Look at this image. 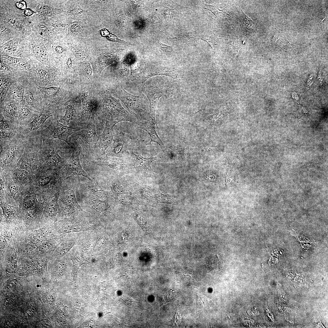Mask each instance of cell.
Instances as JSON below:
<instances>
[{"mask_svg": "<svg viewBox=\"0 0 328 328\" xmlns=\"http://www.w3.org/2000/svg\"><path fill=\"white\" fill-rule=\"evenodd\" d=\"M92 89L97 101L95 115L101 125L105 124L107 120H114L118 118L125 119L137 124L136 120L123 107L119 100L113 97L98 81H95Z\"/></svg>", "mask_w": 328, "mask_h": 328, "instance_id": "obj_1", "label": "cell"}, {"mask_svg": "<svg viewBox=\"0 0 328 328\" xmlns=\"http://www.w3.org/2000/svg\"><path fill=\"white\" fill-rule=\"evenodd\" d=\"M106 90L122 101L128 112L136 120L137 125L152 120L149 113V101L143 94L136 96L129 93L123 88L117 79Z\"/></svg>", "mask_w": 328, "mask_h": 328, "instance_id": "obj_2", "label": "cell"}, {"mask_svg": "<svg viewBox=\"0 0 328 328\" xmlns=\"http://www.w3.org/2000/svg\"><path fill=\"white\" fill-rule=\"evenodd\" d=\"M89 46L91 55L90 62L95 81L100 77L102 71L107 67L115 62L117 54L99 48L97 43L93 40L90 41Z\"/></svg>", "mask_w": 328, "mask_h": 328, "instance_id": "obj_3", "label": "cell"}, {"mask_svg": "<svg viewBox=\"0 0 328 328\" xmlns=\"http://www.w3.org/2000/svg\"><path fill=\"white\" fill-rule=\"evenodd\" d=\"M34 67L32 78L38 85L44 87L58 86L67 82L58 68Z\"/></svg>", "mask_w": 328, "mask_h": 328, "instance_id": "obj_4", "label": "cell"}, {"mask_svg": "<svg viewBox=\"0 0 328 328\" xmlns=\"http://www.w3.org/2000/svg\"><path fill=\"white\" fill-rule=\"evenodd\" d=\"M59 116H54L49 126L42 130L40 135L44 141H51L54 139L65 142L70 147L67 140L68 137L72 133L83 129L80 127H70L60 123L58 120Z\"/></svg>", "mask_w": 328, "mask_h": 328, "instance_id": "obj_5", "label": "cell"}, {"mask_svg": "<svg viewBox=\"0 0 328 328\" xmlns=\"http://www.w3.org/2000/svg\"><path fill=\"white\" fill-rule=\"evenodd\" d=\"M92 87H80L82 107L78 126L83 129L88 124L92 113H95L97 107V99Z\"/></svg>", "mask_w": 328, "mask_h": 328, "instance_id": "obj_6", "label": "cell"}, {"mask_svg": "<svg viewBox=\"0 0 328 328\" xmlns=\"http://www.w3.org/2000/svg\"><path fill=\"white\" fill-rule=\"evenodd\" d=\"M65 114L60 117L59 121L70 127L78 126L82 110V101L80 92L76 97L71 98L64 103Z\"/></svg>", "mask_w": 328, "mask_h": 328, "instance_id": "obj_7", "label": "cell"}, {"mask_svg": "<svg viewBox=\"0 0 328 328\" xmlns=\"http://www.w3.org/2000/svg\"><path fill=\"white\" fill-rule=\"evenodd\" d=\"M95 122V115L93 112L88 124L77 134L76 139L80 145L84 155L88 156L90 155L92 149L98 138L96 132Z\"/></svg>", "mask_w": 328, "mask_h": 328, "instance_id": "obj_8", "label": "cell"}, {"mask_svg": "<svg viewBox=\"0 0 328 328\" xmlns=\"http://www.w3.org/2000/svg\"><path fill=\"white\" fill-rule=\"evenodd\" d=\"M142 91L148 98L150 117L153 122L156 124L155 110L158 101L163 95L170 96L171 91V88L155 85H146L145 83L142 87Z\"/></svg>", "mask_w": 328, "mask_h": 328, "instance_id": "obj_9", "label": "cell"}, {"mask_svg": "<svg viewBox=\"0 0 328 328\" xmlns=\"http://www.w3.org/2000/svg\"><path fill=\"white\" fill-rule=\"evenodd\" d=\"M79 61L70 50L60 63L58 68L67 82L79 85L78 69Z\"/></svg>", "mask_w": 328, "mask_h": 328, "instance_id": "obj_10", "label": "cell"}, {"mask_svg": "<svg viewBox=\"0 0 328 328\" xmlns=\"http://www.w3.org/2000/svg\"><path fill=\"white\" fill-rule=\"evenodd\" d=\"M24 100L25 105L39 112L45 105L43 95L32 77L26 82Z\"/></svg>", "mask_w": 328, "mask_h": 328, "instance_id": "obj_11", "label": "cell"}, {"mask_svg": "<svg viewBox=\"0 0 328 328\" xmlns=\"http://www.w3.org/2000/svg\"><path fill=\"white\" fill-rule=\"evenodd\" d=\"M125 121H127L125 119L117 121L106 120L105 128L102 134L98 136L97 141L92 149H94L96 156L98 157L105 155V151L110 146L113 140V132L114 125L119 122Z\"/></svg>", "mask_w": 328, "mask_h": 328, "instance_id": "obj_12", "label": "cell"}, {"mask_svg": "<svg viewBox=\"0 0 328 328\" xmlns=\"http://www.w3.org/2000/svg\"><path fill=\"white\" fill-rule=\"evenodd\" d=\"M82 149L80 145L76 141L74 143L72 155L64 167L66 178L75 176H80L89 180L91 179L83 169L80 163V154Z\"/></svg>", "mask_w": 328, "mask_h": 328, "instance_id": "obj_13", "label": "cell"}, {"mask_svg": "<svg viewBox=\"0 0 328 328\" xmlns=\"http://www.w3.org/2000/svg\"><path fill=\"white\" fill-rule=\"evenodd\" d=\"M113 138V142L106 155L121 158L129 155L127 149L132 139L131 134L121 132L115 135Z\"/></svg>", "mask_w": 328, "mask_h": 328, "instance_id": "obj_14", "label": "cell"}, {"mask_svg": "<svg viewBox=\"0 0 328 328\" xmlns=\"http://www.w3.org/2000/svg\"><path fill=\"white\" fill-rule=\"evenodd\" d=\"M93 28L87 22L73 20L68 28L69 40H90L94 34Z\"/></svg>", "mask_w": 328, "mask_h": 328, "instance_id": "obj_15", "label": "cell"}, {"mask_svg": "<svg viewBox=\"0 0 328 328\" xmlns=\"http://www.w3.org/2000/svg\"><path fill=\"white\" fill-rule=\"evenodd\" d=\"M179 70L177 68L167 67L159 65L147 66L143 69L138 74V77L141 82L145 84L149 78L157 75H164L176 78L177 77Z\"/></svg>", "mask_w": 328, "mask_h": 328, "instance_id": "obj_16", "label": "cell"}, {"mask_svg": "<svg viewBox=\"0 0 328 328\" xmlns=\"http://www.w3.org/2000/svg\"><path fill=\"white\" fill-rule=\"evenodd\" d=\"M67 43L70 50L80 61H89L91 59L90 41L69 40Z\"/></svg>", "mask_w": 328, "mask_h": 328, "instance_id": "obj_17", "label": "cell"}, {"mask_svg": "<svg viewBox=\"0 0 328 328\" xmlns=\"http://www.w3.org/2000/svg\"><path fill=\"white\" fill-rule=\"evenodd\" d=\"M64 11L72 20L86 22L88 20V15L92 13L81 5L79 0L69 1Z\"/></svg>", "mask_w": 328, "mask_h": 328, "instance_id": "obj_18", "label": "cell"}, {"mask_svg": "<svg viewBox=\"0 0 328 328\" xmlns=\"http://www.w3.org/2000/svg\"><path fill=\"white\" fill-rule=\"evenodd\" d=\"M79 84L80 88H91L94 82L90 61H79L78 69Z\"/></svg>", "mask_w": 328, "mask_h": 328, "instance_id": "obj_19", "label": "cell"}, {"mask_svg": "<svg viewBox=\"0 0 328 328\" xmlns=\"http://www.w3.org/2000/svg\"><path fill=\"white\" fill-rule=\"evenodd\" d=\"M60 106L53 104L45 105L42 110L39 112L29 123L28 129L30 131L36 130L42 125L49 118L55 115Z\"/></svg>", "mask_w": 328, "mask_h": 328, "instance_id": "obj_20", "label": "cell"}, {"mask_svg": "<svg viewBox=\"0 0 328 328\" xmlns=\"http://www.w3.org/2000/svg\"><path fill=\"white\" fill-rule=\"evenodd\" d=\"M129 152V156L136 170L138 172L144 173H151L152 171L151 167L152 162L156 160L158 157L145 158L135 154L132 150Z\"/></svg>", "mask_w": 328, "mask_h": 328, "instance_id": "obj_21", "label": "cell"}, {"mask_svg": "<svg viewBox=\"0 0 328 328\" xmlns=\"http://www.w3.org/2000/svg\"><path fill=\"white\" fill-rule=\"evenodd\" d=\"M62 200L64 209L72 213L82 210L77 200L75 192V187L70 186L64 191Z\"/></svg>", "mask_w": 328, "mask_h": 328, "instance_id": "obj_22", "label": "cell"}, {"mask_svg": "<svg viewBox=\"0 0 328 328\" xmlns=\"http://www.w3.org/2000/svg\"><path fill=\"white\" fill-rule=\"evenodd\" d=\"M41 151L44 162L49 166H57L64 161L63 158L59 154L60 148L57 149L55 146H51L44 147Z\"/></svg>", "mask_w": 328, "mask_h": 328, "instance_id": "obj_23", "label": "cell"}, {"mask_svg": "<svg viewBox=\"0 0 328 328\" xmlns=\"http://www.w3.org/2000/svg\"><path fill=\"white\" fill-rule=\"evenodd\" d=\"M20 105L21 104L14 100L5 99L2 104L0 106V114L11 122L16 120Z\"/></svg>", "mask_w": 328, "mask_h": 328, "instance_id": "obj_24", "label": "cell"}, {"mask_svg": "<svg viewBox=\"0 0 328 328\" xmlns=\"http://www.w3.org/2000/svg\"><path fill=\"white\" fill-rule=\"evenodd\" d=\"M19 76L17 74L0 73V106L3 103L11 85Z\"/></svg>", "mask_w": 328, "mask_h": 328, "instance_id": "obj_25", "label": "cell"}, {"mask_svg": "<svg viewBox=\"0 0 328 328\" xmlns=\"http://www.w3.org/2000/svg\"><path fill=\"white\" fill-rule=\"evenodd\" d=\"M157 126L156 124L154 123L152 120L140 123L138 125V127L142 128L149 134L150 138V143L152 142L157 143L160 146L163 152L165 151V148L163 143L160 139L155 131V125Z\"/></svg>", "mask_w": 328, "mask_h": 328, "instance_id": "obj_26", "label": "cell"}, {"mask_svg": "<svg viewBox=\"0 0 328 328\" xmlns=\"http://www.w3.org/2000/svg\"><path fill=\"white\" fill-rule=\"evenodd\" d=\"M168 39L177 43H183L189 45L195 46L199 39V33L196 32H185L178 34L175 37Z\"/></svg>", "mask_w": 328, "mask_h": 328, "instance_id": "obj_27", "label": "cell"}, {"mask_svg": "<svg viewBox=\"0 0 328 328\" xmlns=\"http://www.w3.org/2000/svg\"><path fill=\"white\" fill-rule=\"evenodd\" d=\"M2 156V161L3 164L8 165L12 163L17 155L20 151L19 147L17 143L11 144L8 148L5 149Z\"/></svg>", "mask_w": 328, "mask_h": 328, "instance_id": "obj_28", "label": "cell"}, {"mask_svg": "<svg viewBox=\"0 0 328 328\" xmlns=\"http://www.w3.org/2000/svg\"><path fill=\"white\" fill-rule=\"evenodd\" d=\"M39 112L25 105H20L18 110L16 120L24 121L32 118H34Z\"/></svg>", "mask_w": 328, "mask_h": 328, "instance_id": "obj_29", "label": "cell"}, {"mask_svg": "<svg viewBox=\"0 0 328 328\" xmlns=\"http://www.w3.org/2000/svg\"><path fill=\"white\" fill-rule=\"evenodd\" d=\"M87 187L88 191L96 196L104 198L107 194V192L102 186L91 179L89 180Z\"/></svg>", "mask_w": 328, "mask_h": 328, "instance_id": "obj_30", "label": "cell"}, {"mask_svg": "<svg viewBox=\"0 0 328 328\" xmlns=\"http://www.w3.org/2000/svg\"><path fill=\"white\" fill-rule=\"evenodd\" d=\"M90 203L91 208L94 210L101 214L107 211L110 207L107 202L97 199H91Z\"/></svg>", "mask_w": 328, "mask_h": 328, "instance_id": "obj_31", "label": "cell"}, {"mask_svg": "<svg viewBox=\"0 0 328 328\" xmlns=\"http://www.w3.org/2000/svg\"><path fill=\"white\" fill-rule=\"evenodd\" d=\"M134 217L143 231L146 233H148L149 231V226L148 220L145 217L138 213H135Z\"/></svg>", "mask_w": 328, "mask_h": 328, "instance_id": "obj_32", "label": "cell"}, {"mask_svg": "<svg viewBox=\"0 0 328 328\" xmlns=\"http://www.w3.org/2000/svg\"><path fill=\"white\" fill-rule=\"evenodd\" d=\"M57 199L55 197H53L49 203L47 209V212L49 216L53 217L56 215L57 211Z\"/></svg>", "mask_w": 328, "mask_h": 328, "instance_id": "obj_33", "label": "cell"}, {"mask_svg": "<svg viewBox=\"0 0 328 328\" xmlns=\"http://www.w3.org/2000/svg\"><path fill=\"white\" fill-rule=\"evenodd\" d=\"M37 12L40 14L46 15L50 14L53 13H56L60 12V10L57 9L54 10L53 8H52L50 7L43 5H39L36 7Z\"/></svg>", "mask_w": 328, "mask_h": 328, "instance_id": "obj_34", "label": "cell"}, {"mask_svg": "<svg viewBox=\"0 0 328 328\" xmlns=\"http://www.w3.org/2000/svg\"><path fill=\"white\" fill-rule=\"evenodd\" d=\"M101 34L103 36H106L109 40L113 41L120 43L123 44H130L125 41L123 40L118 38L115 35L110 33L107 29H102L100 31Z\"/></svg>", "mask_w": 328, "mask_h": 328, "instance_id": "obj_35", "label": "cell"}, {"mask_svg": "<svg viewBox=\"0 0 328 328\" xmlns=\"http://www.w3.org/2000/svg\"><path fill=\"white\" fill-rule=\"evenodd\" d=\"M278 39L279 41L276 40L277 42L276 43V45L280 49H282L285 51H287L288 49L291 47V44L289 43L285 37H278Z\"/></svg>", "mask_w": 328, "mask_h": 328, "instance_id": "obj_36", "label": "cell"}, {"mask_svg": "<svg viewBox=\"0 0 328 328\" xmlns=\"http://www.w3.org/2000/svg\"><path fill=\"white\" fill-rule=\"evenodd\" d=\"M13 127L11 122L5 118L0 114V130L12 131Z\"/></svg>", "mask_w": 328, "mask_h": 328, "instance_id": "obj_37", "label": "cell"}, {"mask_svg": "<svg viewBox=\"0 0 328 328\" xmlns=\"http://www.w3.org/2000/svg\"><path fill=\"white\" fill-rule=\"evenodd\" d=\"M32 165L31 159L28 157L25 156L21 161L19 166L20 169L29 171L32 168Z\"/></svg>", "mask_w": 328, "mask_h": 328, "instance_id": "obj_38", "label": "cell"}, {"mask_svg": "<svg viewBox=\"0 0 328 328\" xmlns=\"http://www.w3.org/2000/svg\"><path fill=\"white\" fill-rule=\"evenodd\" d=\"M36 197L35 194H30L26 196L23 201V205L29 208L33 206L35 202Z\"/></svg>", "mask_w": 328, "mask_h": 328, "instance_id": "obj_39", "label": "cell"}, {"mask_svg": "<svg viewBox=\"0 0 328 328\" xmlns=\"http://www.w3.org/2000/svg\"><path fill=\"white\" fill-rule=\"evenodd\" d=\"M13 175L19 180L24 179L28 176V171L21 169H17L15 171Z\"/></svg>", "mask_w": 328, "mask_h": 328, "instance_id": "obj_40", "label": "cell"}, {"mask_svg": "<svg viewBox=\"0 0 328 328\" xmlns=\"http://www.w3.org/2000/svg\"><path fill=\"white\" fill-rule=\"evenodd\" d=\"M131 236V231L129 228L121 232L119 236L118 241L120 243H124L128 241Z\"/></svg>", "mask_w": 328, "mask_h": 328, "instance_id": "obj_41", "label": "cell"}, {"mask_svg": "<svg viewBox=\"0 0 328 328\" xmlns=\"http://www.w3.org/2000/svg\"><path fill=\"white\" fill-rule=\"evenodd\" d=\"M158 46L163 51L166 53L175 52V48L173 46H168L163 44L159 40H156Z\"/></svg>", "mask_w": 328, "mask_h": 328, "instance_id": "obj_42", "label": "cell"}, {"mask_svg": "<svg viewBox=\"0 0 328 328\" xmlns=\"http://www.w3.org/2000/svg\"><path fill=\"white\" fill-rule=\"evenodd\" d=\"M3 212V214L7 218H10L12 215L13 211V208L7 204H5L2 205L1 207Z\"/></svg>", "mask_w": 328, "mask_h": 328, "instance_id": "obj_43", "label": "cell"}, {"mask_svg": "<svg viewBox=\"0 0 328 328\" xmlns=\"http://www.w3.org/2000/svg\"><path fill=\"white\" fill-rule=\"evenodd\" d=\"M1 140H8L12 138L14 135L12 131H5L0 130Z\"/></svg>", "mask_w": 328, "mask_h": 328, "instance_id": "obj_44", "label": "cell"}, {"mask_svg": "<svg viewBox=\"0 0 328 328\" xmlns=\"http://www.w3.org/2000/svg\"><path fill=\"white\" fill-rule=\"evenodd\" d=\"M117 18L116 22L119 27H124L127 26V20L124 15H118Z\"/></svg>", "mask_w": 328, "mask_h": 328, "instance_id": "obj_45", "label": "cell"}, {"mask_svg": "<svg viewBox=\"0 0 328 328\" xmlns=\"http://www.w3.org/2000/svg\"><path fill=\"white\" fill-rule=\"evenodd\" d=\"M296 276V279L294 280L295 282H298L302 284L305 283L307 286H308L307 284V282L310 284L309 282L307 281V279H308V277H306L301 274H297Z\"/></svg>", "mask_w": 328, "mask_h": 328, "instance_id": "obj_46", "label": "cell"}, {"mask_svg": "<svg viewBox=\"0 0 328 328\" xmlns=\"http://www.w3.org/2000/svg\"><path fill=\"white\" fill-rule=\"evenodd\" d=\"M17 266V261L12 260L7 265L6 267V271L9 273H13L16 270Z\"/></svg>", "mask_w": 328, "mask_h": 328, "instance_id": "obj_47", "label": "cell"}, {"mask_svg": "<svg viewBox=\"0 0 328 328\" xmlns=\"http://www.w3.org/2000/svg\"><path fill=\"white\" fill-rule=\"evenodd\" d=\"M277 289L278 292V295L280 296V300L282 302H286L287 301L288 299L287 297L286 293L281 288V286L278 284H277Z\"/></svg>", "mask_w": 328, "mask_h": 328, "instance_id": "obj_48", "label": "cell"}, {"mask_svg": "<svg viewBox=\"0 0 328 328\" xmlns=\"http://www.w3.org/2000/svg\"><path fill=\"white\" fill-rule=\"evenodd\" d=\"M74 244V241H72L63 247L60 251V255L62 256L66 254L73 247Z\"/></svg>", "mask_w": 328, "mask_h": 328, "instance_id": "obj_49", "label": "cell"}, {"mask_svg": "<svg viewBox=\"0 0 328 328\" xmlns=\"http://www.w3.org/2000/svg\"><path fill=\"white\" fill-rule=\"evenodd\" d=\"M8 186L10 193L13 197H15L17 192V188L13 182H9L8 184Z\"/></svg>", "mask_w": 328, "mask_h": 328, "instance_id": "obj_50", "label": "cell"}, {"mask_svg": "<svg viewBox=\"0 0 328 328\" xmlns=\"http://www.w3.org/2000/svg\"><path fill=\"white\" fill-rule=\"evenodd\" d=\"M178 156L179 159L182 161L185 160V148L183 146L179 145L178 148Z\"/></svg>", "mask_w": 328, "mask_h": 328, "instance_id": "obj_51", "label": "cell"}, {"mask_svg": "<svg viewBox=\"0 0 328 328\" xmlns=\"http://www.w3.org/2000/svg\"><path fill=\"white\" fill-rule=\"evenodd\" d=\"M52 247V243L49 242H45L41 244L39 247V250L42 252H48Z\"/></svg>", "mask_w": 328, "mask_h": 328, "instance_id": "obj_52", "label": "cell"}, {"mask_svg": "<svg viewBox=\"0 0 328 328\" xmlns=\"http://www.w3.org/2000/svg\"><path fill=\"white\" fill-rule=\"evenodd\" d=\"M50 179L48 177H46L41 179L39 182L40 184L42 186H44L50 182Z\"/></svg>", "mask_w": 328, "mask_h": 328, "instance_id": "obj_53", "label": "cell"}, {"mask_svg": "<svg viewBox=\"0 0 328 328\" xmlns=\"http://www.w3.org/2000/svg\"><path fill=\"white\" fill-rule=\"evenodd\" d=\"M150 20H151V22L153 25L157 27L159 26V21L158 19L156 16H153L151 17V18H150Z\"/></svg>", "mask_w": 328, "mask_h": 328, "instance_id": "obj_54", "label": "cell"}, {"mask_svg": "<svg viewBox=\"0 0 328 328\" xmlns=\"http://www.w3.org/2000/svg\"><path fill=\"white\" fill-rule=\"evenodd\" d=\"M30 241L34 243H37L40 241L38 236L36 235L32 236L30 237Z\"/></svg>", "mask_w": 328, "mask_h": 328, "instance_id": "obj_55", "label": "cell"}, {"mask_svg": "<svg viewBox=\"0 0 328 328\" xmlns=\"http://www.w3.org/2000/svg\"><path fill=\"white\" fill-rule=\"evenodd\" d=\"M16 5L19 8L24 9L26 8V3L24 1H20L16 3Z\"/></svg>", "mask_w": 328, "mask_h": 328, "instance_id": "obj_56", "label": "cell"}, {"mask_svg": "<svg viewBox=\"0 0 328 328\" xmlns=\"http://www.w3.org/2000/svg\"><path fill=\"white\" fill-rule=\"evenodd\" d=\"M35 265L33 262H29L28 263L27 267L28 269L30 271H32L35 268Z\"/></svg>", "mask_w": 328, "mask_h": 328, "instance_id": "obj_57", "label": "cell"}, {"mask_svg": "<svg viewBox=\"0 0 328 328\" xmlns=\"http://www.w3.org/2000/svg\"><path fill=\"white\" fill-rule=\"evenodd\" d=\"M30 248H29V247H25L22 250L21 254L23 255L27 254L30 250Z\"/></svg>", "mask_w": 328, "mask_h": 328, "instance_id": "obj_58", "label": "cell"}, {"mask_svg": "<svg viewBox=\"0 0 328 328\" xmlns=\"http://www.w3.org/2000/svg\"><path fill=\"white\" fill-rule=\"evenodd\" d=\"M24 14L27 16H30L32 14L33 12L32 11L29 9H26L24 11Z\"/></svg>", "mask_w": 328, "mask_h": 328, "instance_id": "obj_59", "label": "cell"}, {"mask_svg": "<svg viewBox=\"0 0 328 328\" xmlns=\"http://www.w3.org/2000/svg\"><path fill=\"white\" fill-rule=\"evenodd\" d=\"M40 30L43 32H46L47 30V27L44 25H41L39 27Z\"/></svg>", "mask_w": 328, "mask_h": 328, "instance_id": "obj_60", "label": "cell"}, {"mask_svg": "<svg viewBox=\"0 0 328 328\" xmlns=\"http://www.w3.org/2000/svg\"><path fill=\"white\" fill-rule=\"evenodd\" d=\"M300 111L303 114H306L308 113L307 110L305 108H303V107H300Z\"/></svg>", "mask_w": 328, "mask_h": 328, "instance_id": "obj_61", "label": "cell"}, {"mask_svg": "<svg viewBox=\"0 0 328 328\" xmlns=\"http://www.w3.org/2000/svg\"><path fill=\"white\" fill-rule=\"evenodd\" d=\"M3 182L2 181V179H0V190H1L2 189L3 186Z\"/></svg>", "mask_w": 328, "mask_h": 328, "instance_id": "obj_62", "label": "cell"}, {"mask_svg": "<svg viewBox=\"0 0 328 328\" xmlns=\"http://www.w3.org/2000/svg\"><path fill=\"white\" fill-rule=\"evenodd\" d=\"M76 309H78L77 312L78 313V310H79V308H76Z\"/></svg>", "mask_w": 328, "mask_h": 328, "instance_id": "obj_63", "label": "cell"}, {"mask_svg": "<svg viewBox=\"0 0 328 328\" xmlns=\"http://www.w3.org/2000/svg\"><path fill=\"white\" fill-rule=\"evenodd\" d=\"M81 306V304H80V307H79V309H80V310H80V306Z\"/></svg>", "mask_w": 328, "mask_h": 328, "instance_id": "obj_64", "label": "cell"}]
</instances>
